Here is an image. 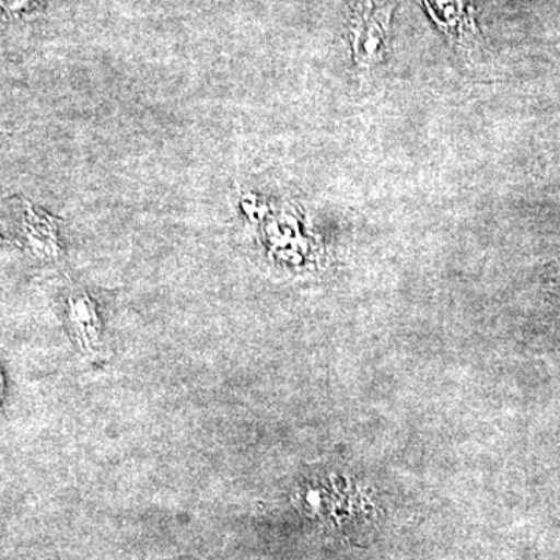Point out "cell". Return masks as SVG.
Here are the masks:
<instances>
[{
    "mask_svg": "<svg viewBox=\"0 0 560 560\" xmlns=\"http://www.w3.org/2000/svg\"><path fill=\"white\" fill-rule=\"evenodd\" d=\"M393 13V3L377 5L372 0H360L353 9L349 39L359 68H372L385 60Z\"/></svg>",
    "mask_w": 560,
    "mask_h": 560,
    "instance_id": "cell-1",
    "label": "cell"
},
{
    "mask_svg": "<svg viewBox=\"0 0 560 560\" xmlns=\"http://www.w3.org/2000/svg\"><path fill=\"white\" fill-rule=\"evenodd\" d=\"M66 318L84 359L97 364L108 359L101 312L97 302L86 290L69 291L66 298Z\"/></svg>",
    "mask_w": 560,
    "mask_h": 560,
    "instance_id": "cell-2",
    "label": "cell"
},
{
    "mask_svg": "<svg viewBox=\"0 0 560 560\" xmlns=\"http://www.w3.org/2000/svg\"><path fill=\"white\" fill-rule=\"evenodd\" d=\"M60 220L44 212L28 201L22 202L21 234L24 246L36 259L54 261L60 259Z\"/></svg>",
    "mask_w": 560,
    "mask_h": 560,
    "instance_id": "cell-3",
    "label": "cell"
},
{
    "mask_svg": "<svg viewBox=\"0 0 560 560\" xmlns=\"http://www.w3.org/2000/svg\"><path fill=\"white\" fill-rule=\"evenodd\" d=\"M434 24L453 39L464 40L477 33L469 0H423Z\"/></svg>",
    "mask_w": 560,
    "mask_h": 560,
    "instance_id": "cell-4",
    "label": "cell"
},
{
    "mask_svg": "<svg viewBox=\"0 0 560 560\" xmlns=\"http://www.w3.org/2000/svg\"><path fill=\"white\" fill-rule=\"evenodd\" d=\"M3 394H5V381H3L2 370H0V418H2Z\"/></svg>",
    "mask_w": 560,
    "mask_h": 560,
    "instance_id": "cell-5",
    "label": "cell"
},
{
    "mask_svg": "<svg viewBox=\"0 0 560 560\" xmlns=\"http://www.w3.org/2000/svg\"><path fill=\"white\" fill-rule=\"evenodd\" d=\"M3 241H2V237H0V245H2Z\"/></svg>",
    "mask_w": 560,
    "mask_h": 560,
    "instance_id": "cell-6",
    "label": "cell"
}]
</instances>
